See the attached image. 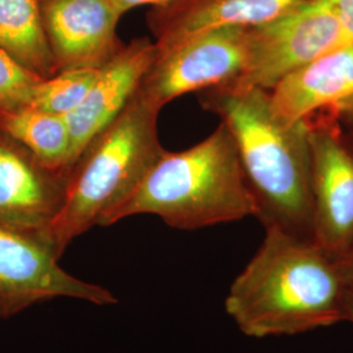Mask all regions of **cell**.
Wrapping results in <instances>:
<instances>
[{
	"label": "cell",
	"mask_w": 353,
	"mask_h": 353,
	"mask_svg": "<svg viewBox=\"0 0 353 353\" xmlns=\"http://www.w3.org/2000/svg\"><path fill=\"white\" fill-rule=\"evenodd\" d=\"M230 284L228 316L249 338L290 336L345 322L350 284L316 241L276 227Z\"/></svg>",
	"instance_id": "1"
},
{
	"label": "cell",
	"mask_w": 353,
	"mask_h": 353,
	"mask_svg": "<svg viewBox=\"0 0 353 353\" xmlns=\"http://www.w3.org/2000/svg\"><path fill=\"white\" fill-rule=\"evenodd\" d=\"M199 101L230 131L263 227L313 240L309 126L287 125L274 113L270 92L210 88Z\"/></svg>",
	"instance_id": "2"
},
{
	"label": "cell",
	"mask_w": 353,
	"mask_h": 353,
	"mask_svg": "<svg viewBox=\"0 0 353 353\" xmlns=\"http://www.w3.org/2000/svg\"><path fill=\"white\" fill-rule=\"evenodd\" d=\"M137 214L159 216L166 225L182 230L256 217V204L228 127L220 123L189 150L165 151L102 227Z\"/></svg>",
	"instance_id": "3"
},
{
	"label": "cell",
	"mask_w": 353,
	"mask_h": 353,
	"mask_svg": "<svg viewBox=\"0 0 353 353\" xmlns=\"http://www.w3.org/2000/svg\"><path fill=\"white\" fill-rule=\"evenodd\" d=\"M159 113L137 90L81 153L70 174L63 210L45 234L59 256L89 229L102 227L164 153L157 135Z\"/></svg>",
	"instance_id": "4"
},
{
	"label": "cell",
	"mask_w": 353,
	"mask_h": 353,
	"mask_svg": "<svg viewBox=\"0 0 353 353\" xmlns=\"http://www.w3.org/2000/svg\"><path fill=\"white\" fill-rule=\"evenodd\" d=\"M156 46L138 92L161 110L182 94L236 83L248 64L249 28L223 26Z\"/></svg>",
	"instance_id": "5"
},
{
	"label": "cell",
	"mask_w": 353,
	"mask_h": 353,
	"mask_svg": "<svg viewBox=\"0 0 353 353\" xmlns=\"http://www.w3.org/2000/svg\"><path fill=\"white\" fill-rule=\"evenodd\" d=\"M350 43L328 0H307L270 23L249 28L246 68L225 89L270 92L290 72Z\"/></svg>",
	"instance_id": "6"
},
{
	"label": "cell",
	"mask_w": 353,
	"mask_h": 353,
	"mask_svg": "<svg viewBox=\"0 0 353 353\" xmlns=\"http://www.w3.org/2000/svg\"><path fill=\"white\" fill-rule=\"evenodd\" d=\"M59 254L42 233L0 225V318L52 299H75L109 306L118 299L59 265Z\"/></svg>",
	"instance_id": "7"
},
{
	"label": "cell",
	"mask_w": 353,
	"mask_h": 353,
	"mask_svg": "<svg viewBox=\"0 0 353 353\" xmlns=\"http://www.w3.org/2000/svg\"><path fill=\"white\" fill-rule=\"evenodd\" d=\"M306 122L313 240L341 261L353 250V147L332 121Z\"/></svg>",
	"instance_id": "8"
},
{
	"label": "cell",
	"mask_w": 353,
	"mask_h": 353,
	"mask_svg": "<svg viewBox=\"0 0 353 353\" xmlns=\"http://www.w3.org/2000/svg\"><path fill=\"white\" fill-rule=\"evenodd\" d=\"M39 8L57 72L99 70L125 46L113 0H39Z\"/></svg>",
	"instance_id": "9"
},
{
	"label": "cell",
	"mask_w": 353,
	"mask_h": 353,
	"mask_svg": "<svg viewBox=\"0 0 353 353\" xmlns=\"http://www.w3.org/2000/svg\"><path fill=\"white\" fill-rule=\"evenodd\" d=\"M70 174L0 131V225L46 234L63 210Z\"/></svg>",
	"instance_id": "10"
},
{
	"label": "cell",
	"mask_w": 353,
	"mask_h": 353,
	"mask_svg": "<svg viewBox=\"0 0 353 353\" xmlns=\"http://www.w3.org/2000/svg\"><path fill=\"white\" fill-rule=\"evenodd\" d=\"M156 51L150 38H135L99 70L85 99L65 117L71 135V170L89 144L126 108Z\"/></svg>",
	"instance_id": "11"
},
{
	"label": "cell",
	"mask_w": 353,
	"mask_h": 353,
	"mask_svg": "<svg viewBox=\"0 0 353 353\" xmlns=\"http://www.w3.org/2000/svg\"><path fill=\"white\" fill-rule=\"evenodd\" d=\"M270 102L274 113L287 125L322 112L353 118V43L283 77L270 90Z\"/></svg>",
	"instance_id": "12"
},
{
	"label": "cell",
	"mask_w": 353,
	"mask_h": 353,
	"mask_svg": "<svg viewBox=\"0 0 353 353\" xmlns=\"http://www.w3.org/2000/svg\"><path fill=\"white\" fill-rule=\"evenodd\" d=\"M307 0H176L153 7L147 24L159 46L223 26L252 28L270 23Z\"/></svg>",
	"instance_id": "13"
},
{
	"label": "cell",
	"mask_w": 353,
	"mask_h": 353,
	"mask_svg": "<svg viewBox=\"0 0 353 353\" xmlns=\"http://www.w3.org/2000/svg\"><path fill=\"white\" fill-rule=\"evenodd\" d=\"M0 131L21 144L41 164L71 172V135L65 117L28 105L0 113Z\"/></svg>",
	"instance_id": "14"
},
{
	"label": "cell",
	"mask_w": 353,
	"mask_h": 353,
	"mask_svg": "<svg viewBox=\"0 0 353 353\" xmlns=\"http://www.w3.org/2000/svg\"><path fill=\"white\" fill-rule=\"evenodd\" d=\"M0 48L43 79L57 74L39 0H0Z\"/></svg>",
	"instance_id": "15"
},
{
	"label": "cell",
	"mask_w": 353,
	"mask_h": 353,
	"mask_svg": "<svg viewBox=\"0 0 353 353\" xmlns=\"http://www.w3.org/2000/svg\"><path fill=\"white\" fill-rule=\"evenodd\" d=\"M99 70H65L57 72L49 79H43L38 84L30 105L49 113L67 117L85 99L97 77Z\"/></svg>",
	"instance_id": "16"
},
{
	"label": "cell",
	"mask_w": 353,
	"mask_h": 353,
	"mask_svg": "<svg viewBox=\"0 0 353 353\" xmlns=\"http://www.w3.org/2000/svg\"><path fill=\"white\" fill-rule=\"evenodd\" d=\"M42 80L0 48V113L30 105Z\"/></svg>",
	"instance_id": "17"
},
{
	"label": "cell",
	"mask_w": 353,
	"mask_h": 353,
	"mask_svg": "<svg viewBox=\"0 0 353 353\" xmlns=\"http://www.w3.org/2000/svg\"><path fill=\"white\" fill-rule=\"evenodd\" d=\"M350 42L353 43V0H328Z\"/></svg>",
	"instance_id": "18"
},
{
	"label": "cell",
	"mask_w": 353,
	"mask_h": 353,
	"mask_svg": "<svg viewBox=\"0 0 353 353\" xmlns=\"http://www.w3.org/2000/svg\"><path fill=\"white\" fill-rule=\"evenodd\" d=\"M174 1L176 0H113L114 7L117 8V11L121 16L141 6H151L153 8V7H164Z\"/></svg>",
	"instance_id": "19"
},
{
	"label": "cell",
	"mask_w": 353,
	"mask_h": 353,
	"mask_svg": "<svg viewBox=\"0 0 353 353\" xmlns=\"http://www.w3.org/2000/svg\"><path fill=\"white\" fill-rule=\"evenodd\" d=\"M339 262H341V270H343V274L345 276L347 283L353 287V250L345 258L341 259Z\"/></svg>",
	"instance_id": "20"
},
{
	"label": "cell",
	"mask_w": 353,
	"mask_h": 353,
	"mask_svg": "<svg viewBox=\"0 0 353 353\" xmlns=\"http://www.w3.org/2000/svg\"><path fill=\"white\" fill-rule=\"evenodd\" d=\"M345 322L353 325V287H350L345 301Z\"/></svg>",
	"instance_id": "21"
}]
</instances>
